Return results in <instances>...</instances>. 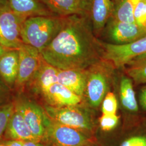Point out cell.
Here are the masks:
<instances>
[{
  "instance_id": "3957f363",
  "label": "cell",
  "mask_w": 146,
  "mask_h": 146,
  "mask_svg": "<svg viewBox=\"0 0 146 146\" xmlns=\"http://www.w3.org/2000/svg\"><path fill=\"white\" fill-rule=\"evenodd\" d=\"M45 111L50 119L96 139V126L87 110L80 105L56 107L48 105Z\"/></svg>"
},
{
  "instance_id": "9c48e42d",
  "label": "cell",
  "mask_w": 146,
  "mask_h": 146,
  "mask_svg": "<svg viewBox=\"0 0 146 146\" xmlns=\"http://www.w3.org/2000/svg\"><path fill=\"white\" fill-rule=\"evenodd\" d=\"M15 108L22 115L35 140L41 142L50 118L45 110L38 104L28 101H23L16 104Z\"/></svg>"
},
{
  "instance_id": "ac0fdd59",
  "label": "cell",
  "mask_w": 146,
  "mask_h": 146,
  "mask_svg": "<svg viewBox=\"0 0 146 146\" xmlns=\"http://www.w3.org/2000/svg\"><path fill=\"white\" fill-rule=\"evenodd\" d=\"M18 49H10L0 58V75L8 84L16 81L19 71Z\"/></svg>"
},
{
  "instance_id": "52a82bcc",
  "label": "cell",
  "mask_w": 146,
  "mask_h": 146,
  "mask_svg": "<svg viewBox=\"0 0 146 146\" xmlns=\"http://www.w3.org/2000/svg\"><path fill=\"white\" fill-rule=\"evenodd\" d=\"M25 20L8 5L0 8V44L10 49H18L21 47L23 44L21 31Z\"/></svg>"
},
{
  "instance_id": "836d02e7",
  "label": "cell",
  "mask_w": 146,
  "mask_h": 146,
  "mask_svg": "<svg viewBox=\"0 0 146 146\" xmlns=\"http://www.w3.org/2000/svg\"><path fill=\"white\" fill-rule=\"evenodd\" d=\"M0 146H6L5 142V143H1L0 142Z\"/></svg>"
},
{
  "instance_id": "5bb4252c",
  "label": "cell",
  "mask_w": 146,
  "mask_h": 146,
  "mask_svg": "<svg viewBox=\"0 0 146 146\" xmlns=\"http://www.w3.org/2000/svg\"><path fill=\"white\" fill-rule=\"evenodd\" d=\"M8 5L16 14L25 19L37 16H58L52 13L40 0H8Z\"/></svg>"
},
{
  "instance_id": "e575fe53",
  "label": "cell",
  "mask_w": 146,
  "mask_h": 146,
  "mask_svg": "<svg viewBox=\"0 0 146 146\" xmlns=\"http://www.w3.org/2000/svg\"><path fill=\"white\" fill-rule=\"evenodd\" d=\"M100 146V145H97V146Z\"/></svg>"
},
{
  "instance_id": "d4e9b609",
  "label": "cell",
  "mask_w": 146,
  "mask_h": 146,
  "mask_svg": "<svg viewBox=\"0 0 146 146\" xmlns=\"http://www.w3.org/2000/svg\"><path fill=\"white\" fill-rule=\"evenodd\" d=\"M14 110L15 106L11 104L5 105L0 108V141Z\"/></svg>"
},
{
  "instance_id": "ffe728a7",
  "label": "cell",
  "mask_w": 146,
  "mask_h": 146,
  "mask_svg": "<svg viewBox=\"0 0 146 146\" xmlns=\"http://www.w3.org/2000/svg\"><path fill=\"white\" fill-rule=\"evenodd\" d=\"M120 100L122 106L127 111L136 113L139 111V105L133 87V81L129 77L123 76L120 82Z\"/></svg>"
},
{
  "instance_id": "7c38bea8",
  "label": "cell",
  "mask_w": 146,
  "mask_h": 146,
  "mask_svg": "<svg viewBox=\"0 0 146 146\" xmlns=\"http://www.w3.org/2000/svg\"><path fill=\"white\" fill-rule=\"evenodd\" d=\"M49 106L64 107L80 105L83 98L59 83L52 85L44 95Z\"/></svg>"
},
{
  "instance_id": "7402d4cb",
  "label": "cell",
  "mask_w": 146,
  "mask_h": 146,
  "mask_svg": "<svg viewBox=\"0 0 146 146\" xmlns=\"http://www.w3.org/2000/svg\"><path fill=\"white\" fill-rule=\"evenodd\" d=\"M140 0H122L114 8L111 19L115 21L135 23L134 12Z\"/></svg>"
},
{
  "instance_id": "7a4b0ae2",
  "label": "cell",
  "mask_w": 146,
  "mask_h": 146,
  "mask_svg": "<svg viewBox=\"0 0 146 146\" xmlns=\"http://www.w3.org/2000/svg\"><path fill=\"white\" fill-rule=\"evenodd\" d=\"M64 17L37 16L27 18L21 31L23 44L34 47L41 52L60 31Z\"/></svg>"
},
{
  "instance_id": "277c9868",
  "label": "cell",
  "mask_w": 146,
  "mask_h": 146,
  "mask_svg": "<svg viewBox=\"0 0 146 146\" xmlns=\"http://www.w3.org/2000/svg\"><path fill=\"white\" fill-rule=\"evenodd\" d=\"M47 146H96L94 137L50 119L42 142Z\"/></svg>"
},
{
  "instance_id": "44dd1931",
  "label": "cell",
  "mask_w": 146,
  "mask_h": 146,
  "mask_svg": "<svg viewBox=\"0 0 146 146\" xmlns=\"http://www.w3.org/2000/svg\"><path fill=\"white\" fill-rule=\"evenodd\" d=\"M126 66V74L134 83L146 84V54L134 58Z\"/></svg>"
},
{
  "instance_id": "5b68a950",
  "label": "cell",
  "mask_w": 146,
  "mask_h": 146,
  "mask_svg": "<svg viewBox=\"0 0 146 146\" xmlns=\"http://www.w3.org/2000/svg\"><path fill=\"white\" fill-rule=\"evenodd\" d=\"M113 68L111 63L102 59L87 69L84 96L90 106L98 107L102 103L107 90L108 78Z\"/></svg>"
},
{
  "instance_id": "30bf717a",
  "label": "cell",
  "mask_w": 146,
  "mask_h": 146,
  "mask_svg": "<svg viewBox=\"0 0 146 146\" xmlns=\"http://www.w3.org/2000/svg\"><path fill=\"white\" fill-rule=\"evenodd\" d=\"M19 55V71L16 84H25L33 78L41 64L42 57L38 49L23 44L18 49Z\"/></svg>"
},
{
  "instance_id": "f1b7e54d",
  "label": "cell",
  "mask_w": 146,
  "mask_h": 146,
  "mask_svg": "<svg viewBox=\"0 0 146 146\" xmlns=\"http://www.w3.org/2000/svg\"><path fill=\"white\" fill-rule=\"evenodd\" d=\"M23 146H47L42 142H37L34 141H25Z\"/></svg>"
},
{
  "instance_id": "6da1fadb",
  "label": "cell",
  "mask_w": 146,
  "mask_h": 146,
  "mask_svg": "<svg viewBox=\"0 0 146 146\" xmlns=\"http://www.w3.org/2000/svg\"><path fill=\"white\" fill-rule=\"evenodd\" d=\"M100 40L87 14L64 17L62 27L41 52L44 60L60 70L86 69L102 60Z\"/></svg>"
},
{
  "instance_id": "4dcf8cb0",
  "label": "cell",
  "mask_w": 146,
  "mask_h": 146,
  "mask_svg": "<svg viewBox=\"0 0 146 146\" xmlns=\"http://www.w3.org/2000/svg\"><path fill=\"white\" fill-rule=\"evenodd\" d=\"M80 1H81V3H82V5H83V7H84L85 11H86V13H87V7H88V5L89 1V0H80Z\"/></svg>"
},
{
  "instance_id": "9a60e30c",
  "label": "cell",
  "mask_w": 146,
  "mask_h": 146,
  "mask_svg": "<svg viewBox=\"0 0 146 146\" xmlns=\"http://www.w3.org/2000/svg\"><path fill=\"white\" fill-rule=\"evenodd\" d=\"M5 136L10 140L36 142L23 116L15 108L9 120Z\"/></svg>"
},
{
  "instance_id": "e0dca14e",
  "label": "cell",
  "mask_w": 146,
  "mask_h": 146,
  "mask_svg": "<svg viewBox=\"0 0 146 146\" xmlns=\"http://www.w3.org/2000/svg\"><path fill=\"white\" fill-rule=\"evenodd\" d=\"M58 70L46 62L42 58L40 67L34 78H35L36 88L43 96L52 85L58 83Z\"/></svg>"
},
{
  "instance_id": "484cf974",
  "label": "cell",
  "mask_w": 146,
  "mask_h": 146,
  "mask_svg": "<svg viewBox=\"0 0 146 146\" xmlns=\"http://www.w3.org/2000/svg\"><path fill=\"white\" fill-rule=\"evenodd\" d=\"M134 21L139 26L146 27V0H140L134 12Z\"/></svg>"
},
{
  "instance_id": "8fae6325",
  "label": "cell",
  "mask_w": 146,
  "mask_h": 146,
  "mask_svg": "<svg viewBox=\"0 0 146 146\" xmlns=\"http://www.w3.org/2000/svg\"><path fill=\"white\" fill-rule=\"evenodd\" d=\"M111 0H89L87 13L96 36L102 35L114 11Z\"/></svg>"
},
{
  "instance_id": "d6a6232c",
  "label": "cell",
  "mask_w": 146,
  "mask_h": 146,
  "mask_svg": "<svg viewBox=\"0 0 146 146\" xmlns=\"http://www.w3.org/2000/svg\"><path fill=\"white\" fill-rule=\"evenodd\" d=\"M113 3V5H114V7H115L116 5H117L120 2L122 1V0H111Z\"/></svg>"
},
{
  "instance_id": "4316f807",
  "label": "cell",
  "mask_w": 146,
  "mask_h": 146,
  "mask_svg": "<svg viewBox=\"0 0 146 146\" xmlns=\"http://www.w3.org/2000/svg\"><path fill=\"white\" fill-rule=\"evenodd\" d=\"M139 103L141 108L146 110V86L141 89L139 96Z\"/></svg>"
},
{
  "instance_id": "83f0119b",
  "label": "cell",
  "mask_w": 146,
  "mask_h": 146,
  "mask_svg": "<svg viewBox=\"0 0 146 146\" xmlns=\"http://www.w3.org/2000/svg\"><path fill=\"white\" fill-rule=\"evenodd\" d=\"M24 141L20 140H9L5 142L6 146H23Z\"/></svg>"
},
{
  "instance_id": "8992f818",
  "label": "cell",
  "mask_w": 146,
  "mask_h": 146,
  "mask_svg": "<svg viewBox=\"0 0 146 146\" xmlns=\"http://www.w3.org/2000/svg\"><path fill=\"white\" fill-rule=\"evenodd\" d=\"M102 59L115 68L125 67L134 58L146 54V36L134 42L125 44H115L100 41Z\"/></svg>"
},
{
  "instance_id": "603a6c76",
  "label": "cell",
  "mask_w": 146,
  "mask_h": 146,
  "mask_svg": "<svg viewBox=\"0 0 146 146\" xmlns=\"http://www.w3.org/2000/svg\"><path fill=\"white\" fill-rule=\"evenodd\" d=\"M119 116L116 114H102L99 119L100 129L104 133L114 131L119 124Z\"/></svg>"
},
{
  "instance_id": "cb8c5ba5",
  "label": "cell",
  "mask_w": 146,
  "mask_h": 146,
  "mask_svg": "<svg viewBox=\"0 0 146 146\" xmlns=\"http://www.w3.org/2000/svg\"><path fill=\"white\" fill-rule=\"evenodd\" d=\"M101 104V110L102 114H116L118 107L117 101L115 94L113 93H107L104 96Z\"/></svg>"
},
{
  "instance_id": "2e32d148",
  "label": "cell",
  "mask_w": 146,
  "mask_h": 146,
  "mask_svg": "<svg viewBox=\"0 0 146 146\" xmlns=\"http://www.w3.org/2000/svg\"><path fill=\"white\" fill-rule=\"evenodd\" d=\"M54 14L60 17L87 14L80 0H40Z\"/></svg>"
},
{
  "instance_id": "4fadbf2b",
  "label": "cell",
  "mask_w": 146,
  "mask_h": 146,
  "mask_svg": "<svg viewBox=\"0 0 146 146\" xmlns=\"http://www.w3.org/2000/svg\"><path fill=\"white\" fill-rule=\"evenodd\" d=\"M88 69V68H87ZM87 69L58 70V83L83 98L84 95Z\"/></svg>"
},
{
  "instance_id": "1f68e13d",
  "label": "cell",
  "mask_w": 146,
  "mask_h": 146,
  "mask_svg": "<svg viewBox=\"0 0 146 146\" xmlns=\"http://www.w3.org/2000/svg\"><path fill=\"white\" fill-rule=\"evenodd\" d=\"M8 0H0V8L8 5Z\"/></svg>"
},
{
  "instance_id": "ba28073f",
  "label": "cell",
  "mask_w": 146,
  "mask_h": 146,
  "mask_svg": "<svg viewBox=\"0 0 146 146\" xmlns=\"http://www.w3.org/2000/svg\"><path fill=\"white\" fill-rule=\"evenodd\" d=\"M102 34L110 40V43L125 44L146 36V27L139 26L136 23L120 22L110 19Z\"/></svg>"
},
{
  "instance_id": "f546056e",
  "label": "cell",
  "mask_w": 146,
  "mask_h": 146,
  "mask_svg": "<svg viewBox=\"0 0 146 146\" xmlns=\"http://www.w3.org/2000/svg\"><path fill=\"white\" fill-rule=\"evenodd\" d=\"M10 49L7 48L5 47H4L3 46H2V44H0V58L3 55L5 52H8V50H9Z\"/></svg>"
},
{
  "instance_id": "d6986e66",
  "label": "cell",
  "mask_w": 146,
  "mask_h": 146,
  "mask_svg": "<svg viewBox=\"0 0 146 146\" xmlns=\"http://www.w3.org/2000/svg\"><path fill=\"white\" fill-rule=\"evenodd\" d=\"M115 140L110 146H146V121Z\"/></svg>"
}]
</instances>
